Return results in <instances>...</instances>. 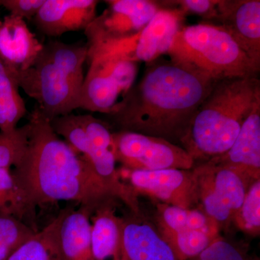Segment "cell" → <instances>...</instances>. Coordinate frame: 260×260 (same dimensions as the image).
<instances>
[{
  "instance_id": "1",
  "label": "cell",
  "mask_w": 260,
  "mask_h": 260,
  "mask_svg": "<svg viewBox=\"0 0 260 260\" xmlns=\"http://www.w3.org/2000/svg\"><path fill=\"white\" fill-rule=\"evenodd\" d=\"M218 80L194 65L170 57L154 61L108 118L122 131L180 145L202 103Z\"/></svg>"
},
{
  "instance_id": "2",
  "label": "cell",
  "mask_w": 260,
  "mask_h": 260,
  "mask_svg": "<svg viewBox=\"0 0 260 260\" xmlns=\"http://www.w3.org/2000/svg\"><path fill=\"white\" fill-rule=\"evenodd\" d=\"M27 125L26 150L12 172L37 208L71 201L93 211L108 202H119L37 107Z\"/></svg>"
},
{
  "instance_id": "3",
  "label": "cell",
  "mask_w": 260,
  "mask_h": 260,
  "mask_svg": "<svg viewBox=\"0 0 260 260\" xmlns=\"http://www.w3.org/2000/svg\"><path fill=\"white\" fill-rule=\"evenodd\" d=\"M259 102L258 77L218 80L200 105L180 146L194 165L223 155L234 144Z\"/></svg>"
},
{
  "instance_id": "4",
  "label": "cell",
  "mask_w": 260,
  "mask_h": 260,
  "mask_svg": "<svg viewBox=\"0 0 260 260\" xmlns=\"http://www.w3.org/2000/svg\"><path fill=\"white\" fill-rule=\"evenodd\" d=\"M86 44L51 40L29 69L15 75L19 88L49 121L80 109Z\"/></svg>"
},
{
  "instance_id": "5",
  "label": "cell",
  "mask_w": 260,
  "mask_h": 260,
  "mask_svg": "<svg viewBox=\"0 0 260 260\" xmlns=\"http://www.w3.org/2000/svg\"><path fill=\"white\" fill-rule=\"evenodd\" d=\"M168 55L194 65L216 80L258 77L260 64L221 25L202 23L181 27Z\"/></svg>"
},
{
  "instance_id": "6",
  "label": "cell",
  "mask_w": 260,
  "mask_h": 260,
  "mask_svg": "<svg viewBox=\"0 0 260 260\" xmlns=\"http://www.w3.org/2000/svg\"><path fill=\"white\" fill-rule=\"evenodd\" d=\"M50 123L56 134L87 162L116 200L127 207L130 213H142L138 197L122 180L116 167L113 133L106 121L92 114L71 113Z\"/></svg>"
},
{
  "instance_id": "7",
  "label": "cell",
  "mask_w": 260,
  "mask_h": 260,
  "mask_svg": "<svg viewBox=\"0 0 260 260\" xmlns=\"http://www.w3.org/2000/svg\"><path fill=\"white\" fill-rule=\"evenodd\" d=\"M148 25L131 37L116 39H87V58L109 56L135 63H151L168 54L185 15L165 6Z\"/></svg>"
},
{
  "instance_id": "8",
  "label": "cell",
  "mask_w": 260,
  "mask_h": 260,
  "mask_svg": "<svg viewBox=\"0 0 260 260\" xmlns=\"http://www.w3.org/2000/svg\"><path fill=\"white\" fill-rule=\"evenodd\" d=\"M80 109L108 114L135 85L138 63L109 57L87 58Z\"/></svg>"
},
{
  "instance_id": "9",
  "label": "cell",
  "mask_w": 260,
  "mask_h": 260,
  "mask_svg": "<svg viewBox=\"0 0 260 260\" xmlns=\"http://www.w3.org/2000/svg\"><path fill=\"white\" fill-rule=\"evenodd\" d=\"M198 207L218 224L220 230L232 224L249 188L237 173L210 161L192 169Z\"/></svg>"
},
{
  "instance_id": "10",
  "label": "cell",
  "mask_w": 260,
  "mask_h": 260,
  "mask_svg": "<svg viewBox=\"0 0 260 260\" xmlns=\"http://www.w3.org/2000/svg\"><path fill=\"white\" fill-rule=\"evenodd\" d=\"M116 161L130 171L191 170L194 161L180 145L162 138L119 131L113 133Z\"/></svg>"
},
{
  "instance_id": "11",
  "label": "cell",
  "mask_w": 260,
  "mask_h": 260,
  "mask_svg": "<svg viewBox=\"0 0 260 260\" xmlns=\"http://www.w3.org/2000/svg\"><path fill=\"white\" fill-rule=\"evenodd\" d=\"M124 170L126 183L137 196L146 195L158 203L184 209L198 208V192L192 169Z\"/></svg>"
},
{
  "instance_id": "12",
  "label": "cell",
  "mask_w": 260,
  "mask_h": 260,
  "mask_svg": "<svg viewBox=\"0 0 260 260\" xmlns=\"http://www.w3.org/2000/svg\"><path fill=\"white\" fill-rule=\"evenodd\" d=\"M107 8L84 30L87 39H122L145 28L162 8L150 0H109Z\"/></svg>"
},
{
  "instance_id": "13",
  "label": "cell",
  "mask_w": 260,
  "mask_h": 260,
  "mask_svg": "<svg viewBox=\"0 0 260 260\" xmlns=\"http://www.w3.org/2000/svg\"><path fill=\"white\" fill-rule=\"evenodd\" d=\"M209 160L237 173L248 188L259 180L260 102L256 103L246 118L230 149Z\"/></svg>"
},
{
  "instance_id": "14",
  "label": "cell",
  "mask_w": 260,
  "mask_h": 260,
  "mask_svg": "<svg viewBox=\"0 0 260 260\" xmlns=\"http://www.w3.org/2000/svg\"><path fill=\"white\" fill-rule=\"evenodd\" d=\"M99 3L97 0H45L32 22L39 31L51 38L84 32L96 18Z\"/></svg>"
},
{
  "instance_id": "15",
  "label": "cell",
  "mask_w": 260,
  "mask_h": 260,
  "mask_svg": "<svg viewBox=\"0 0 260 260\" xmlns=\"http://www.w3.org/2000/svg\"><path fill=\"white\" fill-rule=\"evenodd\" d=\"M217 25L237 39L260 64L259 0H218Z\"/></svg>"
},
{
  "instance_id": "16",
  "label": "cell",
  "mask_w": 260,
  "mask_h": 260,
  "mask_svg": "<svg viewBox=\"0 0 260 260\" xmlns=\"http://www.w3.org/2000/svg\"><path fill=\"white\" fill-rule=\"evenodd\" d=\"M43 45L23 19L9 14L0 20V61L13 74L29 69Z\"/></svg>"
},
{
  "instance_id": "17",
  "label": "cell",
  "mask_w": 260,
  "mask_h": 260,
  "mask_svg": "<svg viewBox=\"0 0 260 260\" xmlns=\"http://www.w3.org/2000/svg\"><path fill=\"white\" fill-rule=\"evenodd\" d=\"M121 260H176L156 227L143 215L124 217Z\"/></svg>"
},
{
  "instance_id": "18",
  "label": "cell",
  "mask_w": 260,
  "mask_h": 260,
  "mask_svg": "<svg viewBox=\"0 0 260 260\" xmlns=\"http://www.w3.org/2000/svg\"><path fill=\"white\" fill-rule=\"evenodd\" d=\"M117 203L99 205L90 215L92 260H121L124 217L116 213Z\"/></svg>"
},
{
  "instance_id": "19",
  "label": "cell",
  "mask_w": 260,
  "mask_h": 260,
  "mask_svg": "<svg viewBox=\"0 0 260 260\" xmlns=\"http://www.w3.org/2000/svg\"><path fill=\"white\" fill-rule=\"evenodd\" d=\"M93 210L85 206L67 208L59 228V242L65 260H92L91 223Z\"/></svg>"
},
{
  "instance_id": "20",
  "label": "cell",
  "mask_w": 260,
  "mask_h": 260,
  "mask_svg": "<svg viewBox=\"0 0 260 260\" xmlns=\"http://www.w3.org/2000/svg\"><path fill=\"white\" fill-rule=\"evenodd\" d=\"M155 227L158 231L185 232L197 231L214 238L220 237V228L200 207L190 209L161 203L156 205Z\"/></svg>"
},
{
  "instance_id": "21",
  "label": "cell",
  "mask_w": 260,
  "mask_h": 260,
  "mask_svg": "<svg viewBox=\"0 0 260 260\" xmlns=\"http://www.w3.org/2000/svg\"><path fill=\"white\" fill-rule=\"evenodd\" d=\"M0 215L21 220L38 232L37 207L18 184L10 168L0 169Z\"/></svg>"
},
{
  "instance_id": "22",
  "label": "cell",
  "mask_w": 260,
  "mask_h": 260,
  "mask_svg": "<svg viewBox=\"0 0 260 260\" xmlns=\"http://www.w3.org/2000/svg\"><path fill=\"white\" fill-rule=\"evenodd\" d=\"M67 208L42 230L38 231L8 260H65L59 242V228Z\"/></svg>"
},
{
  "instance_id": "23",
  "label": "cell",
  "mask_w": 260,
  "mask_h": 260,
  "mask_svg": "<svg viewBox=\"0 0 260 260\" xmlns=\"http://www.w3.org/2000/svg\"><path fill=\"white\" fill-rule=\"evenodd\" d=\"M13 73L0 61V132L13 131L28 114Z\"/></svg>"
},
{
  "instance_id": "24",
  "label": "cell",
  "mask_w": 260,
  "mask_h": 260,
  "mask_svg": "<svg viewBox=\"0 0 260 260\" xmlns=\"http://www.w3.org/2000/svg\"><path fill=\"white\" fill-rule=\"evenodd\" d=\"M158 232L170 247L176 260H189L198 256L217 239L197 231Z\"/></svg>"
},
{
  "instance_id": "25",
  "label": "cell",
  "mask_w": 260,
  "mask_h": 260,
  "mask_svg": "<svg viewBox=\"0 0 260 260\" xmlns=\"http://www.w3.org/2000/svg\"><path fill=\"white\" fill-rule=\"evenodd\" d=\"M232 224L246 235L260 234V179L253 183L246 191L242 205L237 210Z\"/></svg>"
},
{
  "instance_id": "26",
  "label": "cell",
  "mask_w": 260,
  "mask_h": 260,
  "mask_svg": "<svg viewBox=\"0 0 260 260\" xmlns=\"http://www.w3.org/2000/svg\"><path fill=\"white\" fill-rule=\"evenodd\" d=\"M37 232L14 217L0 215V260L9 259Z\"/></svg>"
},
{
  "instance_id": "27",
  "label": "cell",
  "mask_w": 260,
  "mask_h": 260,
  "mask_svg": "<svg viewBox=\"0 0 260 260\" xmlns=\"http://www.w3.org/2000/svg\"><path fill=\"white\" fill-rule=\"evenodd\" d=\"M28 143V125L8 133L0 132V169L15 167L23 157Z\"/></svg>"
},
{
  "instance_id": "28",
  "label": "cell",
  "mask_w": 260,
  "mask_h": 260,
  "mask_svg": "<svg viewBox=\"0 0 260 260\" xmlns=\"http://www.w3.org/2000/svg\"><path fill=\"white\" fill-rule=\"evenodd\" d=\"M245 253L234 242L220 236L198 256L189 260H247Z\"/></svg>"
},
{
  "instance_id": "29",
  "label": "cell",
  "mask_w": 260,
  "mask_h": 260,
  "mask_svg": "<svg viewBox=\"0 0 260 260\" xmlns=\"http://www.w3.org/2000/svg\"><path fill=\"white\" fill-rule=\"evenodd\" d=\"M162 4L169 8H176L184 15H199L205 20H215L217 17L218 0H179L162 1Z\"/></svg>"
},
{
  "instance_id": "30",
  "label": "cell",
  "mask_w": 260,
  "mask_h": 260,
  "mask_svg": "<svg viewBox=\"0 0 260 260\" xmlns=\"http://www.w3.org/2000/svg\"><path fill=\"white\" fill-rule=\"evenodd\" d=\"M45 0H0L1 7L10 15L26 20H32L44 5Z\"/></svg>"
},
{
  "instance_id": "31",
  "label": "cell",
  "mask_w": 260,
  "mask_h": 260,
  "mask_svg": "<svg viewBox=\"0 0 260 260\" xmlns=\"http://www.w3.org/2000/svg\"><path fill=\"white\" fill-rule=\"evenodd\" d=\"M247 260H259V259L258 257H256V258H254V259H248Z\"/></svg>"
},
{
  "instance_id": "32",
  "label": "cell",
  "mask_w": 260,
  "mask_h": 260,
  "mask_svg": "<svg viewBox=\"0 0 260 260\" xmlns=\"http://www.w3.org/2000/svg\"><path fill=\"white\" fill-rule=\"evenodd\" d=\"M0 7H1V3H0Z\"/></svg>"
}]
</instances>
